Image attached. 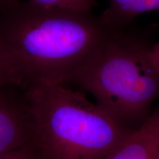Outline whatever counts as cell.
<instances>
[{
	"label": "cell",
	"mask_w": 159,
	"mask_h": 159,
	"mask_svg": "<svg viewBox=\"0 0 159 159\" xmlns=\"http://www.w3.org/2000/svg\"><path fill=\"white\" fill-rule=\"evenodd\" d=\"M33 128L25 91L12 83L0 85V157L28 144Z\"/></svg>",
	"instance_id": "obj_4"
},
{
	"label": "cell",
	"mask_w": 159,
	"mask_h": 159,
	"mask_svg": "<svg viewBox=\"0 0 159 159\" xmlns=\"http://www.w3.org/2000/svg\"><path fill=\"white\" fill-rule=\"evenodd\" d=\"M0 159H38L34 150L30 144H27L22 148L19 149L0 157Z\"/></svg>",
	"instance_id": "obj_8"
},
{
	"label": "cell",
	"mask_w": 159,
	"mask_h": 159,
	"mask_svg": "<svg viewBox=\"0 0 159 159\" xmlns=\"http://www.w3.org/2000/svg\"><path fill=\"white\" fill-rule=\"evenodd\" d=\"M7 83L14 84L11 71L0 55V85L7 84Z\"/></svg>",
	"instance_id": "obj_10"
},
{
	"label": "cell",
	"mask_w": 159,
	"mask_h": 159,
	"mask_svg": "<svg viewBox=\"0 0 159 159\" xmlns=\"http://www.w3.org/2000/svg\"><path fill=\"white\" fill-rule=\"evenodd\" d=\"M27 2L41 8L76 13H92L96 6L94 0H27Z\"/></svg>",
	"instance_id": "obj_7"
},
{
	"label": "cell",
	"mask_w": 159,
	"mask_h": 159,
	"mask_svg": "<svg viewBox=\"0 0 159 159\" xmlns=\"http://www.w3.org/2000/svg\"><path fill=\"white\" fill-rule=\"evenodd\" d=\"M159 10V0H108V6L99 16L102 23L111 32L125 30L142 13Z\"/></svg>",
	"instance_id": "obj_6"
},
{
	"label": "cell",
	"mask_w": 159,
	"mask_h": 159,
	"mask_svg": "<svg viewBox=\"0 0 159 159\" xmlns=\"http://www.w3.org/2000/svg\"><path fill=\"white\" fill-rule=\"evenodd\" d=\"M159 146V106L116 148L99 159H151Z\"/></svg>",
	"instance_id": "obj_5"
},
{
	"label": "cell",
	"mask_w": 159,
	"mask_h": 159,
	"mask_svg": "<svg viewBox=\"0 0 159 159\" xmlns=\"http://www.w3.org/2000/svg\"><path fill=\"white\" fill-rule=\"evenodd\" d=\"M149 58L155 72L159 78V41L153 45H151L149 51Z\"/></svg>",
	"instance_id": "obj_9"
},
{
	"label": "cell",
	"mask_w": 159,
	"mask_h": 159,
	"mask_svg": "<svg viewBox=\"0 0 159 159\" xmlns=\"http://www.w3.org/2000/svg\"><path fill=\"white\" fill-rule=\"evenodd\" d=\"M150 47L136 33L112 32L75 71L69 85L91 94L119 125L136 130L159 97V78L149 58Z\"/></svg>",
	"instance_id": "obj_3"
},
{
	"label": "cell",
	"mask_w": 159,
	"mask_h": 159,
	"mask_svg": "<svg viewBox=\"0 0 159 159\" xmlns=\"http://www.w3.org/2000/svg\"><path fill=\"white\" fill-rule=\"evenodd\" d=\"M20 0H0V13L8 9Z\"/></svg>",
	"instance_id": "obj_11"
},
{
	"label": "cell",
	"mask_w": 159,
	"mask_h": 159,
	"mask_svg": "<svg viewBox=\"0 0 159 159\" xmlns=\"http://www.w3.org/2000/svg\"><path fill=\"white\" fill-rule=\"evenodd\" d=\"M38 159H99L133 130L119 125L84 91L65 85L25 91Z\"/></svg>",
	"instance_id": "obj_2"
},
{
	"label": "cell",
	"mask_w": 159,
	"mask_h": 159,
	"mask_svg": "<svg viewBox=\"0 0 159 159\" xmlns=\"http://www.w3.org/2000/svg\"><path fill=\"white\" fill-rule=\"evenodd\" d=\"M151 159H159V146L158 147V148H157V150H156V152H155V153Z\"/></svg>",
	"instance_id": "obj_12"
},
{
	"label": "cell",
	"mask_w": 159,
	"mask_h": 159,
	"mask_svg": "<svg viewBox=\"0 0 159 159\" xmlns=\"http://www.w3.org/2000/svg\"><path fill=\"white\" fill-rule=\"evenodd\" d=\"M112 32L93 13L45 9L19 1L0 13V55L24 91L69 85Z\"/></svg>",
	"instance_id": "obj_1"
}]
</instances>
